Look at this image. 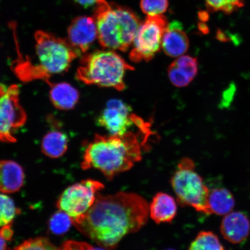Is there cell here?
Listing matches in <instances>:
<instances>
[{
	"label": "cell",
	"mask_w": 250,
	"mask_h": 250,
	"mask_svg": "<svg viewBox=\"0 0 250 250\" xmlns=\"http://www.w3.org/2000/svg\"><path fill=\"white\" fill-rule=\"evenodd\" d=\"M149 215L147 202L136 193H98L91 208L72 222L97 245L106 250H114L125 236L145 226Z\"/></svg>",
	"instance_id": "obj_1"
},
{
	"label": "cell",
	"mask_w": 250,
	"mask_h": 250,
	"mask_svg": "<svg viewBox=\"0 0 250 250\" xmlns=\"http://www.w3.org/2000/svg\"><path fill=\"white\" fill-rule=\"evenodd\" d=\"M149 130L148 125L137 133L129 131L123 135L96 134L84 152L81 167L95 168L112 180L142 160V148L147 140H140V133Z\"/></svg>",
	"instance_id": "obj_2"
},
{
	"label": "cell",
	"mask_w": 250,
	"mask_h": 250,
	"mask_svg": "<svg viewBox=\"0 0 250 250\" xmlns=\"http://www.w3.org/2000/svg\"><path fill=\"white\" fill-rule=\"evenodd\" d=\"M37 63L26 62L18 67L17 73L23 80L42 79L47 83L53 75L65 73L72 62L81 55L67 39H61L42 30L34 34Z\"/></svg>",
	"instance_id": "obj_3"
},
{
	"label": "cell",
	"mask_w": 250,
	"mask_h": 250,
	"mask_svg": "<svg viewBox=\"0 0 250 250\" xmlns=\"http://www.w3.org/2000/svg\"><path fill=\"white\" fill-rule=\"evenodd\" d=\"M93 18L100 44L105 49L123 52L132 45L142 23L132 9L105 0L97 2Z\"/></svg>",
	"instance_id": "obj_4"
},
{
	"label": "cell",
	"mask_w": 250,
	"mask_h": 250,
	"mask_svg": "<svg viewBox=\"0 0 250 250\" xmlns=\"http://www.w3.org/2000/svg\"><path fill=\"white\" fill-rule=\"evenodd\" d=\"M134 67L111 50H99L83 55L76 77L86 85L110 87L121 91L125 88L124 78Z\"/></svg>",
	"instance_id": "obj_5"
},
{
	"label": "cell",
	"mask_w": 250,
	"mask_h": 250,
	"mask_svg": "<svg viewBox=\"0 0 250 250\" xmlns=\"http://www.w3.org/2000/svg\"><path fill=\"white\" fill-rule=\"evenodd\" d=\"M171 184L181 206H190L202 213L211 214L208 205L210 190L197 173L191 159H181L171 178Z\"/></svg>",
	"instance_id": "obj_6"
},
{
	"label": "cell",
	"mask_w": 250,
	"mask_h": 250,
	"mask_svg": "<svg viewBox=\"0 0 250 250\" xmlns=\"http://www.w3.org/2000/svg\"><path fill=\"white\" fill-rule=\"evenodd\" d=\"M168 24L167 18L164 15L147 16L137 30L130 53V60L134 62L152 60L160 51Z\"/></svg>",
	"instance_id": "obj_7"
},
{
	"label": "cell",
	"mask_w": 250,
	"mask_h": 250,
	"mask_svg": "<svg viewBox=\"0 0 250 250\" xmlns=\"http://www.w3.org/2000/svg\"><path fill=\"white\" fill-rule=\"evenodd\" d=\"M20 87L0 85V142L15 143L16 132L27 120V115L21 104Z\"/></svg>",
	"instance_id": "obj_8"
},
{
	"label": "cell",
	"mask_w": 250,
	"mask_h": 250,
	"mask_svg": "<svg viewBox=\"0 0 250 250\" xmlns=\"http://www.w3.org/2000/svg\"><path fill=\"white\" fill-rule=\"evenodd\" d=\"M104 188V184L93 180L75 184L62 193L57 202V207L69 215L72 221L76 220L91 208L97 195Z\"/></svg>",
	"instance_id": "obj_9"
},
{
	"label": "cell",
	"mask_w": 250,
	"mask_h": 250,
	"mask_svg": "<svg viewBox=\"0 0 250 250\" xmlns=\"http://www.w3.org/2000/svg\"><path fill=\"white\" fill-rule=\"evenodd\" d=\"M129 105L120 100L108 102L98 118V124L104 127L111 135H123L128 132L134 123L135 115L131 114Z\"/></svg>",
	"instance_id": "obj_10"
},
{
	"label": "cell",
	"mask_w": 250,
	"mask_h": 250,
	"mask_svg": "<svg viewBox=\"0 0 250 250\" xmlns=\"http://www.w3.org/2000/svg\"><path fill=\"white\" fill-rule=\"evenodd\" d=\"M67 40L81 54H85L98 39V30L93 17L80 16L72 20L67 30Z\"/></svg>",
	"instance_id": "obj_11"
},
{
	"label": "cell",
	"mask_w": 250,
	"mask_h": 250,
	"mask_svg": "<svg viewBox=\"0 0 250 250\" xmlns=\"http://www.w3.org/2000/svg\"><path fill=\"white\" fill-rule=\"evenodd\" d=\"M225 239L233 244L245 242L250 233V221L242 212H230L225 215L221 225Z\"/></svg>",
	"instance_id": "obj_12"
},
{
	"label": "cell",
	"mask_w": 250,
	"mask_h": 250,
	"mask_svg": "<svg viewBox=\"0 0 250 250\" xmlns=\"http://www.w3.org/2000/svg\"><path fill=\"white\" fill-rule=\"evenodd\" d=\"M189 46V39L182 24L178 21L168 23L162 42L165 54L172 58L180 57L187 52Z\"/></svg>",
	"instance_id": "obj_13"
},
{
	"label": "cell",
	"mask_w": 250,
	"mask_h": 250,
	"mask_svg": "<svg viewBox=\"0 0 250 250\" xmlns=\"http://www.w3.org/2000/svg\"><path fill=\"white\" fill-rule=\"evenodd\" d=\"M198 71L196 58L188 55L180 56L168 68V76L174 86L185 87L194 79Z\"/></svg>",
	"instance_id": "obj_14"
},
{
	"label": "cell",
	"mask_w": 250,
	"mask_h": 250,
	"mask_svg": "<svg viewBox=\"0 0 250 250\" xmlns=\"http://www.w3.org/2000/svg\"><path fill=\"white\" fill-rule=\"evenodd\" d=\"M24 181V171L20 164L12 161H0V192H17L23 187Z\"/></svg>",
	"instance_id": "obj_15"
},
{
	"label": "cell",
	"mask_w": 250,
	"mask_h": 250,
	"mask_svg": "<svg viewBox=\"0 0 250 250\" xmlns=\"http://www.w3.org/2000/svg\"><path fill=\"white\" fill-rule=\"evenodd\" d=\"M177 211V203L173 197L164 192L158 193L149 205L150 217L157 224L171 223Z\"/></svg>",
	"instance_id": "obj_16"
},
{
	"label": "cell",
	"mask_w": 250,
	"mask_h": 250,
	"mask_svg": "<svg viewBox=\"0 0 250 250\" xmlns=\"http://www.w3.org/2000/svg\"><path fill=\"white\" fill-rule=\"evenodd\" d=\"M48 84L51 87L49 98L55 107L67 111L76 107L80 99V93L76 88L66 83Z\"/></svg>",
	"instance_id": "obj_17"
},
{
	"label": "cell",
	"mask_w": 250,
	"mask_h": 250,
	"mask_svg": "<svg viewBox=\"0 0 250 250\" xmlns=\"http://www.w3.org/2000/svg\"><path fill=\"white\" fill-rule=\"evenodd\" d=\"M68 139L64 133L59 130H52L43 136L42 150L43 154L51 158L62 157L68 149Z\"/></svg>",
	"instance_id": "obj_18"
},
{
	"label": "cell",
	"mask_w": 250,
	"mask_h": 250,
	"mask_svg": "<svg viewBox=\"0 0 250 250\" xmlns=\"http://www.w3.org/2000/svg\"><path fill=\"white\" fill-rule=\"evenodd\" d=\"M208 205L211 214L226 215L232 212L235 201L229 190L224 188H217L210 190Z\"/></svg>",
	"instance_id": "obj_19"
},
{
	"label": "cell",
	"mask_w": 250,
	"mask_h": 250,
	"mask_svg": "<svg viewBox=\"0 0 250 250\" xmlns=\"http://www.w3.org/2000/svg\"><path fill=\"white\" fill-rule=\"evenodd\" d=\"M189 250H226L215 234L203 231L190 244Z\"/></svg>",
	"instance_id": "obj_20"
},
{
	"label": "cell",
	"mask_w": 250,
	"mask_h": 250,
	"mask_svg": "<svg viewBox=\"0 0 250 250\" xmlns=\"http://www.w3.org/2000/svg\"><path fill=\"white\" fill-rule=\"evenodd\" d=\"M206 7L211 12H222L230 15L245 5V0H205Z\"/></svg>",
	"instance_id": "obj_21"
},
{
	"label": "cell",
	"mask_w": 250,
	"mask_h": 250,
	"mask_svg": "<svg viewBox=\"0 0 250 250\" xmlns=\"http://www.w3.org/2000/svg\"><path fill=\"white\" fill-rule=\"evenodd\" d=\"M18 212L12 199L0 193V227L10 225Z\"/></svg>",
	"instance_id": "obj_22"
},
{
	"label": "cell",
	"mask_w": 250,
	"mask_h": 250,
	"mask_svg": "<svg viewBox=\"0 0 250 250\" xmlns=\"http://www.w3.org/2000/svg\"><path fill=\"white\" fill-rule=\"evenodd\" d=\"M73 224L71 218L65 212L60 210L52 215L49 221V229L56 235H62L69 230Z\"/></svg>",
	"instance_id": "obj_23"
},
{
	"label": "cell",
	"mask_w": 250,
	"mask_h": 250,
	"mask_svg": "<svg viewBox=\"0 0 250 250\" xmlns=\"http://www.w3.org/2000/svg\"><path fill=\"white\" fill-rule=\"evenodd\" d=\"M168 0H141L140 8L145 14L162 15L167 10Z\"/></svg>",
	"instance_id": "obj_24"
},
{
	"label": "cell",
	"mask_w": 250,
	"mask_h": 250,
	"mask_svg": "<svg viewBox=\"0 0 250 250\" xmlns=\"http://www.w3.org/2000/svg\"><path fill=\"white\" fill-rule=\"evenodd\" d=\"M15 250H58V249L45 237H39L24 241Z\"/></svg>",
	"instance_id": "obj_25"
},
{
	"label": "cell",
	"mask_w": 250,
	"mask_h": 250,
	"mask_svg": "<svg viewBox=\"0 0 250 250\" xmlns=\"http://www.w3.org/2000/svg\"><path fill=\"white\" fill-rule=\"evenodd\" d=\"M236 92V86L234 83L230 84V86L225 90L223 93L220 106L224 108H226L230 104L234 98Z\"/></svg>",
	"instance_id": "obj_26"
},
{
	"label": "cell",
	"mask_w": 250,
	"mask_h": 250,
	"mask_svg": "<svg viewBox=\"0 0 250 250\" xmlns=\"http://www.w3.org/2000/svg\"><path fill=\"white\" fill-rule=\"evenodd\" d=\"M89 244L85 242L67 240L58 249V250H87Z\"/></svg>",
	"instance_id": "obj_27"
},
{
	"label": "cell",
	"mask_w": 250,
	"mask_h": 250,
	"mask_svg": "<svg viewBox=\"0 0 250 250\" xmlns=\"http://www.w3.org/2000/svg\"><path fill=\"white\" fill-rule=\"evenodd\" d=\"M11 227V225H8V226L2 227L1 230H0V234L5 241H9L13 236L14 232Z\"/></svg>",
	"instance_id": "obj_28"
},
{
	"label": "cell",
	"mask_w": 250,
	"mask_h": 250,
	"mask_svg": "<svg viewBox=\"0 0 250 250\" xmlns=\"http://www.w3.org/2000/svg\"><path fill=\"white\" fill-rule=\"evenodd\" d=\"M74 1L83 8H87L96 5L99 0H74Z\"/></svg>",
	"instance_id": "obj_29"
},
{
	"label": "cell",
	"mask_w": 250,
	"mask_h": 250,
	"mask_svg": "<svg viewBox=\"0 0 250 250\" xmlns=\"http://www.w3.org/2000/svg\"><path fill=\"white\" fill-rule=\"evenodd\" d=\"M216 37L217 40L221 42H229L230 40L226 34H225L223 31L220 30H218Z\"/></svg>",
	"instance_id": "obj_30"
},
{
	"label": "cell",
	"mask_w": 250,
	"mask_h": 250,
	"mask_svg": "<svg viewBox=\"0 0 250 250\" xmlns=\"http://www.w3.org/2000/svg\"><path fill=\"white\" fill-rule=\"evenodd\" d=\"M0 250H7V245L5 240L0 234Z\"/></svg>",
	"instance_id": "obj_31"
},
{
	"label": "cell",
	"mask_w": 250,
	"mask_h": 250,
	"mask_svg": "<svg viewBox=\"0 0 250 250\" xmlns=\"http://www.w3.org/2000/svg\"><path fill=\"white\" fill-rule=\"evenodd\" d=\"M87 250H106L104 249H103L102 248H94V247L92 246L91 245H89L88 249H87Z\"/></svg>",
	"instance_id": "obj_32"
},
{
	"label": "cell",
	"mask_w": 250,
	"mask_h": 250,
	"mask_svg": "<svg viewBox=\"0 0 250 250\" xmlns=\"http://www.w3.org/2000/svg\"><path fill=\"white\" fill-rule=\"evenodd\" d=\"M175 250L174 249H167V250Z\"/></svg>",
	"instance_id": "obj_33"
}]
</instances>
